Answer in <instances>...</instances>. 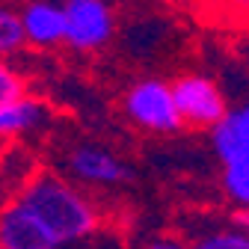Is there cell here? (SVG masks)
Wrapping results in <instances>:
<instances>
[{
    "instance_id": "cell-13",
    "label": "cell",
    "mask_w": 249,
    "mask_h": 249,
    "mask_svg": "<svg viewBox=\"0 0 249 249\" xmlns=\"http://www.w3.org/2000/svg\"><path fill=\"white\" fill-rule=\"evenodd\" d=\"M27 95V80L9 59H0V104H9Z\"/></svg>"
},
{
    "instance_id": "cell-1",
    "label": "cell",
    "mask_w": 249,
    "mask_h": 249,
    "mask_svg": "<svg viewBox=\"0 0 249 249\" xmlns=\"http://www.w3.org/2000/svg\"><path fill=\"white\" fill-rule=\"evenodd\" d=\"M15 202L51 234V240L66 246H83L101 231L98 208L77 184L56 172H36L18 190Z\"/></svg>"
},
{
    "instance_id": "cell-5",
    "label": "cell",
    "mask_w": 249,
    "mask_h": 249,
    "mask_svg": "<svg viewBox=\"0 0 249 249\" xmlns=\"http://www.w3.org/2000/svg\"><path fill=\"white\" fill-rule=\"evenodd\" d=\"M66 172L89 187H119L131 181V166L104 145H74L66 154Z\"/></svg>"
},
{
    "instance_id": "cell-7",
    "label": "cell",
    "mask_w": 249,
    "mask_h": 249,
    "mask_svg": "<svg viewBox=\"0 0 249 249\" xmlns=\"http://www.w3.org/2000/svg\"><path fill=\"white\" fill-rule=\"evenodd\" d=\"M0 249H59L15 199L0 208Z\"/></svg>"
},
{
    "instance_id": "cell-2",
    "label": "cell",
    "mask_w": 249,
    "mask_h": 249,
    "mask_svg": "<svg viewBox=\"0 0 249 249\" xmlns=\"http://www.w3.org/2000/svg\"><path fill=\"white\" fill-rule=\"evenodd\" d=\"M172 98L181 116V124H193V128H216L226 116V95L211 77L202 74H184L172 83Z\"/></svg>"
},
{
    "instance_id": "cell-14",
    "label": "cell",
    "mask_w": 249,
    "mask_h": 249,
    "mask_svg": "<svg viewBox=\"0 0 249 249\" xmlns=\"http://www.w3.org/2000/svg\"><path fill=\"white\" fill-rule=\"evenodd\" d=\"M145 249H190V246H187L184 240H178V237H169V234H160V237H151Z\"/></svg>"
},
{
    "instance_id": "cell-9",
    "label": "cell",
    "mask_w": 249,
    "mask_h": 249,
    "mask_svg": "<svg viewBox=\"0 0 249 249\" xmlns=\"http://www.w3.org/2000/svg\"><path fill=\"white\" fill-rule=\"evenodd\" d=\"M45 119H48L45 104L30 95L9 101V104H0V140L24 137L30 131H36L39 124H45Z\"/></svg>"
},
{
    "instance_id": "cell-10",
    "label": "cell",
    "mask_w": 249,
    "mask_h": 249,
    "mask_svg": "<svg viewBox=\"0 0 249 249\" xmlns=\"http://www.w3.org/2000/svg\"><path fill=\"white\" fill-rule=\"evenodd\" d=\"M187 246L190 249H249V234L231 223H213L196 231Z\"/></svg>"
},
{
    "instance_id": "cell-4",
    "label": "cell",
    "mask_w": 249,
    "mask_h": 249,
    "mask_svg": "<svg viewBox=\"0 0 249 249\" xmlns=\"http://www.w3.org/2000/svg\"><path fill=\"white\" fill-rule=\"evenodd\" d=\"M66 12V45L74 51H98L113 39L116 15L104 0H69Z\"/></svg>"
},
{
    "instance_id": "cell-8",
    "label": "cell",
    "mask_w": 249,
    "mask_h": 249,
    "mask_svg": "<svg viewBox=\"0 0 249 249\" xmlns=\"http://www.w3.org/2000/svg\"><path fill=\"white\" fill-rule=\"evenodd\" d=\"M211 142L223 163L249 158V104L229 110V116L211 131Z\"/></svg>"
},
{
    "instance_id": "cell-11",
    "label": "cell",
    "mask_w": 249,
    "mask_h": 249,
    "mask_svg": "<svg viewBox=\"0 0 249 249\" xmlns=\"http://www.w3.org/2000/svg\"><path fill=\"white\" fill-rule=\"evenodd\" d=\"M223 193L237 211H249V158L223 163Z\"/></svg>"
},
{
    "instance_id": "cell-12",
    "label": "cell",
    "mask_w": 249,
    "mask_h": 249,
    "mask_svg": "<svg viewBox=\"0 0 249 249\" xmlns=\"http://www.w3.org/2000/svg\"><path fill=\"white\" fill-rule=\"evenodd\" d=\"M24 45H27V39H24L18 9L0 3V59H9L12 53L24 51Z\"/></svg>"
},
{
    "instance_id": "cell-6",
    "label": "cell",
    "mask_w": 249,
    "mask_h": 249,
    "mask_svg": "<svg viewBox=\"0 0 249 249\" xmlns=\"http://www.w3.org/2000/svg\"><path fill=\"white\" fill-rule=\"evenodd\" d=\"M24 39L33 48H56L66 45V12L62 3H51V0H33L18 9Z\"/></svg>"
},
{
    "instance_id": "cell-3",
    "label": "cell",
    "mask_w": 249,
    "mask_h": 249,
    "mask_svg": "<svg viewBox=\"0 0 249 249\" xmlns=\"http://www.w3.org/2000/svg\"><path fill=\"white\" fill-rule=\"evenodd\" d=\"M124 116L154 134H169L181 128V116L172 98V83H163V80L134 83L124 95Z\"/></svg>"
},
{
    "instance_id": "cell-15",
    "label": "cell",
    "mask_w": 249,
    "mask_h": 249,
    "mask_svg": "<svg viewBox=\"0 0 249 249\" xmlns=\"http://www.w3.org/2000/svg\"><path fill=\"white\" fill-rule=\"evenodd\" d=\"M83 249H122V243L110 234H98V237H92L89 243H83Z\"/></svg>"
}]
</instances>
